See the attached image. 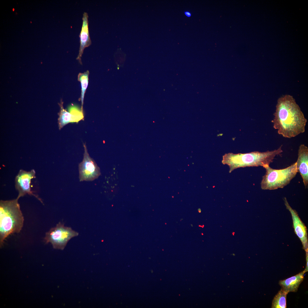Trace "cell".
Masks as SVG:
<instances>
[{"label":"cell","mask_w":308,"mask_h":308,"mask_svg":"<svg viewBox=\"0 0 308 308\" xmlns=\"http://www.w3.org/2000/svg\"><path fill=\"white\" fill-rule=\"evenodd\" d=\"M273 115V127L283 137L291 138L305 132L307 120L292 96L278 99Z\"/></svg>","instance_id":"cell-1"},{"label":"cell","mask_w":308,"mask_h":308,"mask_svg":"<svg viewBox=\"0 0 308 308\" xmlns=\"http://www.w3.org/2000/svg\"><path fill=\"white\" fill-rule=\"evenodd\" d=\"M282 147L281 145L276 149L264 152L255 151L245 153H226L222 157V162L229 166L230 173L240 167L259 166L263 167L269 165L275 157L283 152Z\"/></svg>","instance_id":"cell-2"},{"label":"cell","mask_w":308,"mask_h":308,"mask_svg":"<svg viewBox=\"0 0 308 308\" xmlns=\"http://www.w3.org/2000/svg\"><path fill=\"white\" fill-rule=\"evenodd\" d=\"M17 198L0 201V243L1 246L9 235L20 232L24 218Z\"/></svg>","instance_id":"cell-3"},{"label":"cell","mask_w":308,"mask_h":308,"mask_svg":"<svg viewBox=\"0 0 308 308\" xmlns=\"http://www.w3.org/2000/svg\"><path fill=\"white\" fill-rule=\"evenodd\" d=\"M263 167L266 172L262 177L260 184L261 188L263 190L283 188L289 183L297 173L296 162L282 169H274L268 165Z\"/></svg>","instance_id":"cell-4"},{"label":"cell","mask_w":308,"mask_h":308,"mask_svg":"<svg viewBox=\"0 0 308 308\" xmlns=\"http://www.w3.org/2000/svg\"><path fill=\"white\" fill-rule=\"evenodd\" d=\"M78 234L71 228L59 222L46 233L44 240L46 244L50 243L54 249L63 250L69 241Z\"/></svg>","instance_id":"cell-5"},{"label":"cell","mask_w":308,"mask_h":308,"mask_svg":"<svg viewBox=\"0 0 308 308\" xmlns=\"http://www.w3.org/2000/svg\"><path fill=\"white\" fill-rule=\"evenodd\" d=\"M83 145V158L78 165L79 181H92L100 175V169L95 161L90 156L86 144Z\"/></svg>","instance_id":"cell-6"},{"label":"cell","mask_w":308,"mask_h":308,"mask_svg":"<svg viewBox=\"0 0 308 308\" xmlns=\"http://www.w3.org/2000/svg\"><path fill=\"white\" fill-rule=\"evenodd\" d=\"M35 175V172L34 169L29 171L23 170L19 171L15 179V188L19 193L17 198L18 199L27 194L34 196L42 203L41 199L31 191V181L32 179L36 177Z\"/></svg>","instance_id":"cell-7"},{"label":"cell","mask_w":308,"mask_h":308,"mask_svg":"<svg viewBox=\"0 0 308 308\" xmlns=\"http://www.w3.org/2000/svg\"><path fill=\"white\" fill-rule=\"evenodd\" d=\"M286 208L290 212L292 219L294 231L301 240L303 248L305 252H308V240L307 229L301 220L296 211L290 206L286 197L283 198Z\"/></svg>","instance_id":"cell-8"},{"label":"cell","mask_w":308,"mask_h":308,"mask_svg":"<svg viewBox=\"0 0 308 308\" xmlns=\"http://www.w3.org/2000/svg\"><path fill=\"white\" fill-rule=\"evenodd\" d=\"M63 102L61 101L59 105L60 108L58 113V124L59 129H61L64 126L70 123H78L84 118L83 111L80 110L77 107H72L69 112L65 109L63 106Z\"/></svg>","instance_id":"cell-9"},{"label":"cell","mask_w":308,"mask_h":308,"mask_svg":"<svg viewBox=\"0 0 308 308\" xmlns=\"http://www.w3.org/2000/svg\"><path fill=\"white\" fill-rule=\"evenodd\" d=\"M298 158L296 162L297 172L300 173L306 188L308 184V147L301 144L298 150Z\"/></svg>","instance_id":"cell-10"},{"label":"cell","mask_w":308,"mask_h":308,"mask_svg":"<svg viewBox=\"0 0 308 308\" xmlns=\"http://www.w3.org/2000/svg\"><path fill=\"white\" fill-rule=\"evenodd\" d=\"M88 18V13L84 12L82 18V27L79 36L80 38L79 52L76 58V60L81 64H82L81 58L84 49L90 46L92 43L89 31Z\"/></svg>","instance_id":"cell-11"},{"label":"cell","mask_w":308,"mask_h":308,"mask_svg":"<svg viewBox=\"0 0 308 308\" xmlns=\"http://www.w3.org/2000/svg\"><path fill=\"white\" fill-rule=\"evenodd\" d=\"M303 271L287 279L280 280L279 284L281 289L287 292H296L304 279Z\"/></svg>","instance_id":"cell-12"},{"label":"cell","mask_w":308,"mask_h":308,"mask_svg":"<svg viewBox=\"0 0 308 308\" xmlns=\"http://www.w3.org/2000/svg\"><path fill=\"white\" fill-rule=\"evenodd\" d=\"M288 293L281 289L274 297L271 308H287V296Z\"/></svg>","instance_id":"cell-13"},{"label":"cell","mask_w":308,"mask_h":308,"mask_svg":"<svg viewBox=\"0 0 308 308\" xmlns=\"http://www.w3.org/2000/svg\"><path fill=\"white\" fill-rule=\"evenodd\" d=\"M89 71L88 70L84 73H80L78 75V80L81 83V95L80 100L81 102V109L83 111V105L85 94L88 84Z\"/></svg>","instance_id":"cell-14"},{"label":"cell","mask_w":308,"mask_h":308,"mask_svg":"<svg viewBox=\"0 0 308 308\" xmlns=\"http://www.w3.org/2000/svg\"><path fill=\"white\" fill-rule=\"evenodd\" d=\"M305 253L306 263L305 268L303 271L305 273L307 272L308 271V252H306Z\"/></svg>","instance_id":"cell-15"},{"label":"cell","mask_w":308,"mask_h":308,"mask_svg":"<svg viewBox=\"0 0 308 308\" xmlns=\"http://www.w3.org/2000/svg\"><path fill=\"white\" fill-rule=\"evenodd\" d=\"M184 14L187 17H189L191 16V13L189 11H185L184 12Z\"/></svg>","instance_id":"cell-16"},{"label":"cell","mask_w":308,"mask_h":308,"mask_svg":"<svg viewBox=\"0 0 308 308\" xmlns=\"http://www.w3.org/2000/svg\"><path fill=\"white\" fill-rule=\"evenodd\" d=\"M198 212H199L200 213V212H201V210L200 209V208L198 209Z\"/></svg>","instance_id":"cell-17"},{"label":"cell","mask_w":308,"mask_h":308,"mask_svg":"<svg viewBox=\"0 0 308 308\" xmlns=\"http://www.w3.org/2000/svg\"><path fill=\"white\" fill-rule=\"evenodd\" d=\"M191 226L192 227H193V225L192 224H191Z\"/></svg>","instance_id":"cell-18"},{"label":"cell","mask_w":308,"mask_h":308,"mask_svg":"<svg viewBox=\"0 0 308 308\" xmlns=\"http://www.w3.org/2000/svg\"><path fill=\"white\" fill-rule=\"evenodd\" d=\"M183 219H181V220H182Z\"/></svg>","instance_id":"cell-19"}]
</instances>
